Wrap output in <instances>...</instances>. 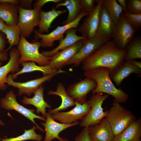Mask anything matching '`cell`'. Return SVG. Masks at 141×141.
<instances>
[{
  "label": "cell",
  "instance_id": "277c9868",
  "mask_svg": "<svg viewBox=\"0 0 141 141\" xmlns=\"http://www.w3.org/2000/svg\"><path fill=\"white\" fill-rule=\"evenodd\" d=\"M40 47L41 43L38 40L35 39L30 43L20 34V39L17 46L20 55L19 63L32 61L37 63L40 66L49 65L51 57H45L40 53L39 49Z\"/></svg>",
  "mask_w": 141,
  "mask_h": 141
},
{
  "label": "cell",
  "instance_id": "c3c4849f",
  "mask_svg": "<svg viewBox=\"0 0 141 141\" xmlns=\"http://www.w3.org/2000/svg\"><path fill=\"white\" fill-rule=\"evenodd\" d=\"M140 141H141V140H140Z\"/></svg>",
  "mask_w": 141,
  "mask_h": 141
},
{
  "label": "cell",
  "instance_id": "8d00e7d4",
  "mask_svg": "<svg viewBox=\"0 0 141 141\" xmlns=\"http://www.w3.org/2000/svg\"><path fill=\"white\" fill-rule=\"evenodd\" d=\"M62 1V0H39L34 3L33 6L34 8L41 10L42 7L46 3L50 2L58 3Z\"/></svg>",
  "mask_w": 141,
  "mask_h": 141
},
{
  "label": "cell",
  "instance_id": "ab89813d",
  "mask_svg": "<svg viewBox=\"0 0 141 141\" xmlns=\"http://www.w3.org/2000/svg\"><path fill=\"white\" fill-rule=\"evenodd\" d=\"M117 2L122 9L124 13H128L126 0H117Z\"/></svg>",
  "mask_w": 141,
  "mask_h": 141
},
{
  "label": "cell",
  "instance_id": "f546056e",
  "mask_svg": "<svg viewBox=\"0 0 141 141\" xmlns=\"http://www.w3.org/2000/svg\"><path fill=\"white\" fill-rule=\"evenodd\" d=\"M102 3L113 22L116 25L123 12L122 8L116 0H102Z\"/></svg>",
  "mask_w": 141,
  "mask_h": 141
},
{
  "label": "cell",
  "instance_id": "603a6c76",
  "mask_svg": "<svg viewBox=\"0 0 141 141\" xmlns=\"http://www.w3.org/2000/svg\"><path fill=\"white\" fill-rule=\"evenodd\" d=\"M141 119H137L119 134L114 136L112 141H140Z\"/></svg>",
  "mask_w": 141,
  "mask_h": 141
},
{
  "label": "cell",
  "instance_id": "ffe728a7",
  "mask_svg": "<svg viewBox=\"0 0 141 141\" xmlns=\"http://www.w3.org/2000/svg\"><path fill=\"white\" fill-rule=\"evenodd\" d=\"M132 73L140 76L141 69L129 61H126L124 62L114 71L110 73L109 77L116 85L119 86L124 79Z\"/></svg>",
  "mask_w": 141,
  "mask_h": 141
},
{
  "label": "cell",
  "instance_id": "d6a6232c",
  "mask_svg": "<svg viewBox=\"0 0 141 141\" xmlns=\"http://www.w3.org/2000/svg\"><path fill=\"white\" fill-rule=\"evenodd\" d=\"M128 13L141 14V0H126Z\"/></svg>",
  "mask_w": 141,
  "mask_h": 141
},
{
  "label": "cell",
  "instance_id": "1f68e13d",
  "mask_svg": "<svg viewBox=\"0 0 141 141\" xmlns=\"http://www.w3.org/2000/svg\"><path fill=\"white\" fill-rule=\"evenodd\" d=\"M37 128L35 125L28 130H25L24 132L22 135L15 137L5 139H1L2 141H24L28 140L40 141L42 139V136L37 133L35 130Z\"/></svg>",
  "mask_w": 141,
  "mask_h": 141
},
{
  "label": "cell",
  "instance_id": "5b68a950",
  "mask_svg": "<svg viewBox=\"0 0 141 141\" xmlns=\"http://www.w3.org/2000/svg\"><path fill=\"white\" fill-rule=\"evenodd\" d=\"M109 96L108 94L103 95L102 93H98L93 94L90 99L87 101L91 108L81 120L80 123L81 127H90L98 124L105 117L107 111H103L102 105L104 101Z\"/></svg>",
  "mask_w": 141,
  "mask_h": 141
},
{
  "label": "cell",
  "instance_id": "ba28073f",
  "mask_svg": "<svg viewBox=\"0 0 141 141\" xmlns=\"http://www.w3.org/2000/svg\"><path fill=\"white\" fill-rule=\"evenodd\" d=\"M0 106L7 110H14L17 111L31 121L36 125L37 128L42 132L45 131L36 123L34 119L37 118L45 122L46 118L35 114L34 109H28L19 104L17 101L16 96L13 90H10L4 97L1 99Z\"/></svg>",
  "mask_w": 141,
  "mask_h": 141
},
{
  "label": "cell",
  "instance_id": "83f0119b",
  "mask_svg": "<svg viewBox=\"0 0 141 141\" xmlns=\"http://www.w3.org/2000/svg\"><path fill=\"white\" fill-rule=\"evenodd\" d=\"M1 32L6 35L7 39V42L9 44L8 47L4 51L7 52L14 46L19 44L20 39L21 31L17 25H6Z\"/></svg>",
  "mask_w": 141,
  "mask_h": 141
},
{
  "label": "cell",
  "instance_id": "484cf974",
  "mask_svg": "<svg viewBox=\"0 0 141 141\" xmlns=\"http://www.w3.org/2000/svg\"><path fill=\"white\" fill-rule=\"evenodd\" d=\"M67 11V9L57 10L53 7L51 10L48 11H44L41 10L39 11L40 19L38 26V32L42 34L44 32L48 33L51 24L54 20L60 15L66 13Z\"/></svg>",
  "mask_w": 141,
  "mask_h": 141
},
{
  "label": "cell",
  "instance_id": "60d3db41",
  "mask_svg": "<svg viewBox=\"0 0 141 141\" xmlns=\"http://www.w3.org/2000/svg\"><path fill=\"white\" fill-rule=\"evenodd\" d=\"M8 60V54L7 52L4 51L0 53V61H6Z\"/></svg>",
  "mask_w": 141,
  "mask_h": 141
},
{
  "label": "cell",
  "instance_id": "f35d334b",
  "mask_svg": "<svg viewBox=\"0 0 141 141\" xmlns=\"http://www.w3.org/2000/svg\"><path fill=\"white\" fill-rule=\"evenodd\" d=\"M20 4L19 6L21 8L27 9H31L32 8V4L33 2L32 0H19Z\"/></svg>",
  "mask_w": 141,
  "mask_h": 141
},
{
  "label": "cell",
  "instance_id": "8992f818",
  "mask_svg": "<svg viewBox=\"0 0 141 141\" xmlns=\"http://www.w3.org/2000/svg\"><path fill=\"white\" fill-rule=\"evenodd\" d=\"M82 11L77 18L69 24L62 26H58L50 33L47 34L39 33L37 29L34 30V33L35 39L40 38L41 47L43 48H51L54 44L55 41L60 40L64 38V34L68 29L71 28H77L82 19L86 16Z\"/></svg>",
  "mask_w": 141,
  "mask_h": 141
},
{
  "label": "cell",
  "instance_id": "4316f807",
  "mask_svg": "<svg viewBox=\"0 0 141 141\" xmlns=\"http://www.w3.org/2000/svg\"><path fill=\"white\" fill-rule=\"evenodd\" d=\"M20 64L23 67L22 69L17 72L11 74L13 80L16 79L19 75L25 73L39 71L43 73V75H45L55 73L58 70L52 69L49 65L44 66H37L34 62H24Z\"/></svg>",
  "mask_w": 141,
  "mask_h": 141
},
{
  "label": "cell",
  "instance_id": "ac0fdd59",
  "mask_svg": "<svg viewBox=\"0 0 141 141\" xmlns=\"http://www.w3.org/2000/svg\"><path fill=\"white\" fill-rule=\"evenodd\" d=\"M10 59L4 65L0 67V90H4L7 85L6 81L8 74L15 73L20 70L19 62L20 55L17 48H13L9 52Z\"/></svg>",
  "mask_w": 141,
  "mask_h": 141
},
{
  "label": "cell",
  "instance_id": "30bf717a",
  "mask_svg": "<svg viewBox=\"0 0 141 141\" xmlns=\"http://www.w3.org/2000/svg\"><path fill=\"white\" fill-rule=\"evenodd\" d=\"M62 69L58 70L57 72L51 74L43 75L42 77L30 80L25 82H15L12 79L11 74L8 75L7 78L6 84L18 89L19 96L25 94L30 96L34 94L36 90L44 83L50 81L56 75L60 73H66Z\"/></svg>",
  "mask_w": 141,
  "mask_h": 141
},
{
  "label": "cell",
  "instance_id": "74e56055",
  "mask_svg": "<svg viewBox=\"0 0 141 141\" xmlns=\"http://www.w3.org/2000/svg\"><path fill=\"white\" fill-rule=\"evenodd\" d=\"M7 42L5 34L0 31V53L4 51Z\"/></svg>",
  "mask_w": 141,
  "mask_h": 141
},
{
  "label": "cell",
  "instance_id": "d6986e66",
  "mask_svg": "<svg viewBox=\"0 0 141 141\" xmlns=\"http://www.w3.org/2000/svg\"><path fill=\"white\" fill-rule=\"evenodd\" d=\"M88 131L91 141H112L114 136L110 125L105 117L99 124L89 127Z\"/></svg>",
  "mask_w": 141,
  "mask_h": 141
},
{
  "label": "cell",
  "instance_id": "bcb514c9",
  "mask_svg": "<svg viewBox=\"0 0 141 141\" xmlns=\"http://www.w3.org/2000/svg\"><path fill=\"white\" fill-rule=\"evenodd\" d=\"M5 125L4 123L0 119V126H3Z\"/></svg>",
  "mask_w": 141,
  "mask_h": 141
},
{
  "label": "cell",
  "instance_id": "d590c367",
  "mask_svg": "<svg viewBox=\"0 0 141 141\" xmlns=\"http://www.w3.org/2000/svg\"><path fill=\"white\" fill-rule=\"evenodd\" d=\"M89 127H84L80 132L76 136L75 141H91L89 133Z\"/></svg>",
  "mask_w": 141,
  "mask_h": 141
},
{
  "label": "cell",
  "instance_id": "cb8c5ba5",
  "mask_svg": "<svg viewBox=\"0 0 141 141\" xmlns=\"http://www.w3.org/2000/svg\"><path fill=\"white\" fill-rule=\"evenodd\" d=\"M47 94L58 96L61 99V103L59 107L54 109L50 110L48 111V113L51 115L75 105V102L68 95L64 87L61 82L58 83L56 91L50 90L48 92Z\"/></svg>",
  "mask_w": 141,
  "mask_h": 141
},
{
  "label": "cell",
  "instance_id": "e575fe53",
  "mask_svg": "<svg viewBox=\"0 0 141 141\" xmlns=\"http://www.w3.org/2000/svg\"><path fill=\"white\" fill-rule=\"evenodd\" d=\"M128 21L136 30L141 27V14L124 13Z\"/></svg>",
  "mask_w": 141,
  "mask_h": 141
},
{
  "label": "cell",
  "instance_id": "e0dca14e",
  "mask_svg": "<svg viewBox=\"0 0 141 141\" xmlns=\"http://www.w3.org/2000/svg\"><path fill=\"white\" fill-rule=\"evenodd\" d=\"M105 43L96 37L91 40H87L66 66L73 64L74 67L79 66L86 58Z\"/></svg>",
  "mask_w": 141,
  "mask_h": 141
},
{
  "label": "cell",
  "instance_id": "52a82bcc",
  "mask_svg": "<svg viewBox=\"0 0 141 141\" xmlns=\"http://www.w3.org/2000/svg\"><path fill=\"white\" fill-rule=\"evenodd\" d=\"M136 31L123 12L115 25L113 40L114 43L119 49L124 50L133 39Z\"/></svg>",
  "mask_w": 141,
  "mask_h": 141
},
{
  "label": "cell",
  "instance_id": "b9f144b4",
  "mask_svg": "<svg viewBox=\"0 0 141 141\" xmlns=\"http://www.w3.org/2000/svg\"><path fill=\"white\" fill-rule=\"evenodd\" d=\"M0 3L12 4L18 5L20 4L19 1L18 0H0Z\"/></svg>",
  "mask_w": 141,
  "mask_h": 141
},
{
  "label": "cell",
  "instance_id": "7c38bea8",
  "mask_svg": "<svg viewBox=\"0 0 141 141\" xmlns=\"http://www.w3.org/2000/svg\"><path fill=\"white\" fill-rule=\"evenodd\" d=\"M97 4L93 11L86 16L81 25L77 28V31L87 40L95 37L98 26L99 13L102 4V0H97Z\"/></svg>",
  "mask_w": 141,
  "mask_h": 141
},
{
  "label": "cell",
  "instance_id": "4fadbf2b",
  "mask_svg": "<svg viewBox=\"0 0 141 141\" xmlns=\"http://www.w3.org/2000/svg\"><path fill=\"white\" fill-rule=\"evenodd\" d=\"M91 108L87 101L83 104L75 102V107L72 110L66 112H58L51 115L54 120L60 123L70 124L81 120Z\"/></svg>",
  "mask_w": 141,
  "mask_h": 141
},
{
  "label": "cell",
  "instance_id": "5bb4252c",
  "mask_svg": "<svg viewBox=\"0 0 141 141\" xmlns=\"http://www.w3.org/2000/svg\"><path fill=\"white\" fill-rule=\"evenodd\" d=\"M87 40L85 39L80 40L59 51L51 57L49 65L53 69H62Z\"/></svg>",
  "mask_w": 141,
  "mask_h": 141
},
{
  "label": "cell",
  "instance_id": "9a60e30c",
  "mask_svg": "<svg viewBox=\"0 0 141 141\" xmlns=\"http://www.w3.org/2000/svg\"><path fill=\"white\" fill-rule=\"evenodd\" d=\"M115 25L104 5L100 9L99 22L95 37L106 42L113 38Z\"/></svg>",
  "mask_w": 141,
  "mask_h": 141
},
{
  "label": "cell",
  "instance_id": "836d02e7",
  "mask_svg": "<svg viewBox=\"0 0 141 141\" xmlns=\"http://www.w3.org/2000/svg\"><path fill=\"white\" fill-rule=\"evenodd\" d=\"M97 0H80L81 10L86 15L91 13L94 10Z\"/></svg>",
  "mask_w": 141,
  "mask_h": 141
},
{
  "label": "cell",
  "instance_id": "6da1fadb",
  "mask_svg": "<svg viewBox=\"0 0 141 141\" xmlns=\"http://www.w3.org/2000/svg\"><path fill=\"white\" fill-rule=\"evenodd\" d=\"M125 51L118 48L113 40L103 44L82 62L85 71L99 67L109 69V74L114 71L125 61Z\"/></svg>",
  "mask_w": 141,
  "mask_h": 141
},
{
  "label": "cell",
  "instance_id": "ee69618b",
  "mask_svg": "<svg viewBox=\"0 0 141 141\" xmlns=\"http://www.w3.org/2000/svg\"><path fill=\"white\" fill-rule=\"evenodd\" d=\"M6 25L4 21L0 18V31H1Z\"/></svg>",
  "mask_w": 141,
  "mask_h": 141
},
{
  "label": "cell",
  "instance_id": "3957f363",
  "mask_svg": "<svg viewBox=\"0 0 141 141\" xmlns=\"http://www.w3.org/2000/svg\"><path fill=\"white\" fill-rule=\"evenodd\" d=\"M112 105L109 109L106 110L105 118L110 125L114 136L121 133L137 118L131 112L120 103L113 101Z\"/></svg>",
  "mask_w": 141,
  "mask_h": 141
},
{
  "label": "cell",
  "instance_id": "9c48e42d",
  "mask_svg": "<svg viewBox=\"0 0 141 141\" xmlns=\"http://www.w3.org/2000/svg\"><path fill=\"white\" fill-rule=\"evenodd\" d=\"M19 17L17 25L21 31V35L25 38L31 35L34 28L38 26L40 19V10L34 8L27 9L20 7L19 5Z\"/></svg>",
  "mask_w": 141,
  "mask_h": 141
},
{
  "label": "cell",
  "instance_id": "8fae6325",
  "mask_svg": "<svg viewBox=\"0 0 141 141\" xmlns=\"http://www.w3.org/2000/svg\"><path fill=\"white\" fill-rule=\"evenodd\" d=\"M96 85V82L94 79L86 78L70 85L66 92L75 102L83 104L87 102L88 93L93 91Z\"/></svg>",
  "mask_w": 141,
  "mask_h": 141
},
{
  "label": "cell",
  "instance_id": "7402d4cb",
  "mask_svg": "<svg viewBox=\"0 0 141 141\" xmlns=\"http://www.w3.org/2000/svg\"><path fill=\"white\" fill-rule=\"evenodd\" d=\"M44 86H41L36 91L34 96L32 98H29L24 96L21 100L23 104H31L34 105L36 108V111L37 114L41 113L43 116L46 118V108L50 109L51 106L45 102L44 99L43 92Z\"/></svg>",
  "mask_w": 141,
  "mask_h": 141
},
{
  "label": "cell",
  "instance_id": "7a4b0ae2",
  "mask_svg": "<svg viewBox=\"0 0 141 141\" xmlns=\"http://www.w3.org/2000/svg\"><path fill=\"white\" fill-rule=\"evenodd\" d=\"M84 75L86 78L94 79L96 82V88L92 91L93 94L104 93L114 98V101L125 103L129 98L128 95L120 88H116L109 77V69L105 67H99L85 71Z\"/></svg>",
  "mask_w": 141,
  "mask_h": 141
},
{
  "label": "cell",
  "instance_id": "44dd1931",
  "mask_svg": "<svg viewBox=\"0 0 141 141\" xmlns=\"http://www.w3.org/2000/svg\"><path fill=\"white\" fill-rule=\"evenodd\" d=\"M77 31V28H74L68 29L65 32V37L60 40L59 44L57 47L51 50L42 51L41 53L45 57H51L59 51L72 45L80 40H86L82 36L77 35L76 34Z\"/></svg>",
  "mask_w": 141,
  "mask_h": 141
},
{
  "label": "cell",
  "instance_id": "d4e9b609",
  "mask_svg": "<svg viewBox=\"0 0 141 141\" xmlns=\"http://www.w3.org/2000/svg\"><path fill=\"white\" fill-rule=\"evenodd\" d=\"M19 5L0 3V18L7 26L16 25L19 17Z\"/></svg>",
  "mask_w": 141,
  "mask_h": 141
},
{
  "label": "cell",
  "instance_id": "7bdbcfd3",
  "mask_svg": "<svg viewBox=\"0 0 141 141\" xmlns=\"http://www.w3.org/2000/svg\"><path fill=\"white\" fill-rule=\"evenodd\" d=\"M131 63L141 69V62L136 60H132L129 61Z\"/></svg>",
  "mask_w": 141,
  "mask_h": 141
},
{
  "label": "cell",
  "instance_id": "681fc988",
  "mask_svg": "<svg viewBox=\"0 0 141 141\" xmlns=\"http://www.w3.org/2000/svg\"></svg>",
  "mask_w": 141,
  "mask_h": 141
},
{
  "label": "cell",
  "instance_id": "7dc6e473",
  "mask_svg": "<svg viewBox=\"0 0 141 141\" xmlns=\"http://www.w3.org/2000/svg\"></svg>",
  "mask_w": 141,
  "mask_h": 141
},
{
  "label": "cell",
  "instance_id": "2e32d148",
  "mask_svg": "<svg viewBox=\"0 0 141 141\" xmlns=\"http://www.w3.org/2000/svg\"><path fill=\"white\" fill-rule=\"evenodd\" d=\"M45 122L40 123L44 127L45 132L43 141H52L54 139H57L59 141L61 138L59 136L61 132L68 128L77 125L80 123L77 121L70 124L59 123L55 121L48 112L46 113Z\"/></svg>",
  "mask_w": 141,
  "mask_h": 141
},
{
  "label": "cell",
  "instance_id": "4dcf8cb0",
  "mask_svg": "<svg viewBox=\"0 0 141 141\" xmlns=\"http://www.w3.org/2000/svg\"><path fill=\"white\" fill-rule=\"evenodd\" d=\"M65 7L68 11V14L67 19L62 22L63 25L74 21L78 16L81 11L80 0H68V3Z\"/></svg>",
  "mask_w": 141,
  "mask_h": 141
},
{
  "label": "cell",
  "instance_id": "f6af8a7d",
  "mask_svg": "<svg viewBox=\"0 0 141 141\" xmlns=\"http://www.w3.org/2000/svg\"><path fill=\"white\" fill-rule=\"evenodd\" d=\"M59 141H69L67 138H63L61 137V139Z\"/></svg>",
  "mask_w": 141,
  "mask_h": 141
},
{
  "label": "cell",
  "instance_id": "f1b7e54d",
  "mask_svg": "<svg viewBox=\"0 0 141 141\" xmlns=\"http://www.w3.org/2000/svg\"><path fill=\"white\" fill-rule=\"evenodd\" d=\"M125 49V60L129 61L141 58V38L137 36L128 44Z\"/></svg>",
  "mask_w": 141,
  "mask_h": 141
}]
</instances>
